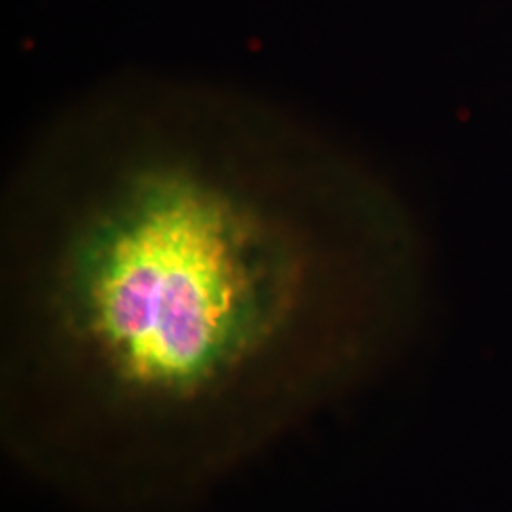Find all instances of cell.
Masks as SVG:
<instances>
[{
    "mask_svg": "<svg viewBox=\"0 0 512 512\" xmlns=\"http://www.w3.org/2000/svg\"><path fill=\"white\" fill-rule=\"evenodd\" d=\"M2 220L65 340L158 397H190L264 357L334 260L416 239L393 194L298 118L160 76L55 118Z\"/></svg>",
    "mask_w": 512,
    "mask_h": 512,
    "instance_id": "1",
    "label": "cell"
}]
</instances>
